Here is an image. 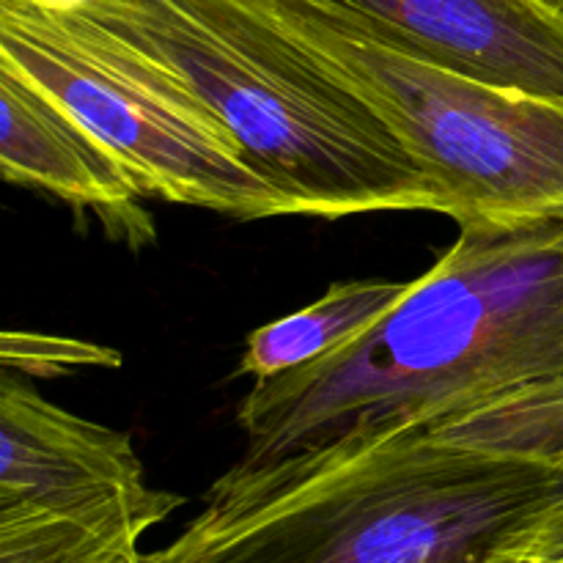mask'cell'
Masks as SVG:
<instances>
[{
    "instance_id": "obj_1",
    "label": "cell",
    "mask_w": 563,
    "mask_h": 563,
    "mask_svg": "<svg viewBox=\"0 0 563 563\" xmlns=\"http://www.w3.org/2000/svg\"><path fill=\"white\" fill-rule=\"evenodd\" d=\"M471 421L563 462V209L462 223L366 335L253 383L240 405L245 449L225 473L295 471Z\"/></svg>"
},
{
    "instance_id": "obj_2",
    "label": "cell",
    "mask_w": 563,
    "mask_h": 563,
    "mask_svg": "<svg viewBox=\"0 0 563 563\" xmlns=\"http://www.w3.org/2000/svg\"><path fill=\"white\" fill-rule=\"evenodd\" d=\"M561 495L555 462L412 429L319 465L223 473L148 563H504Z\"/></svg>"
},
{
    "instance_id": "obj_3",
    "label": "cell",
    "mask_w": 563,
    "mask_h": 563,
    "mask_svg": "<svg viewBox=\"0 0 563 563\" xmlns=\"http://www.w3.org/2000/svg\"><path fill=\"white\" fill-rule=\"evenodd\" d=\"M86 14L170 66L295 214H443L405 143L245 0H97Z\"/></svg>"
},
{
    "instance_id": "obj_4",
    "label": "cell",
    "mask_w": 563,
    "mask_h": 563,
    "mask_svg": "<svg viewBox=\"0 0 563 563\" xmlns=\"http://www.w3.org/2000/svg\"><path fill=\"white\" fill-rule=\"evenodd\" d=\"M405 143L456 223L563 209V102L489 86L333 0H245Z\"/></svg>"
},
{
    "instance_id": "obj_5",
    "label": "cell",
    "mask_w": 563,
    "mask_h": 563,
    "mask_svg": "<svg viewBox=\"0 0 563 563\" xmlns=\"http://www.w3.org/2000/svg\"><path fill=\"white\" fill-rule=\"evenodd\" d=\"M0 60L91 130L146 196L242 220L295 214L170 66L86 11L0 0Z\"/></svg>"
},
{
    "instance_id": "obj_6",
    "label": "cell",
    "mask_w": 563,
    "mask_h": 563,
    "mask_svg": "<svg viewBox=\"0 0 563 563\" xmlns=\"http://www.w3.org/2000/svg\"><path fill=\"white\" fill-rule=\"evenodd\" d=\"M401 47L489 86L563 102V16L542 0H333Z\"/></svg>"
},
{
    "instance_id": "obj_7",
    "label": "cell",
    "mask_w": 563,
    "mask_h": 563,
    "mask_svg": "<svg viewBox=\"0 0 563 563\" xmlns=\"http://www.w3.org/2000/svg\"><path fill=\"white\" fill-rule=\"evenodd\" d=\"M143 484L130 434L60 410L5 374L0 383V522L86 509Z\"/></svg>"
},
{
    "instance_id": "obj_8",
    "label": "cell",
    "mask_w": 563,
    "mask_h": 563,
    "mask_svg": "<svg viewBox=\"0 0 563 563\" xmlns=\"http://www.w3.org/2000/svg\"><path fill=\"white\" fill-rule=\"evenodd\" d=\"M0 170L5 181L36 187L77 209H91L108 229L124 225L143 236L148 218L137 207L146 196L126 165L60 108L44 88L0 60Z\"/></svg>"
},
{
    "instance_id": "obj_9",
    "label": "cell",
    "mask_w": 563,
    "mask_h": 563,
    "mask_svg": "<svg viewBox=\"0 0 563 563\" xmlns=\"http://www.w3.org/2000/svg\"><path fill=\"white\" fill-rule=\"evenodd\" d=\"M416 280H341L302 311L262 324L247 335L240 374L275 379L350 346L383 322L412 291Z\"/></svg>"
},
{
    "instance_id": "obj_10",
    "label": "cell",
    "mask_w": 563,
    "mask_h": 563,
    "mask_svg": "<svg viewBox=\"0 0 563 563\" xmlns=\"http://www.w3.org/2000/svg\"><path fill=\"white\" fill-rule=\"evenodd\" d=\"M181 504L143 484L86 509L0 522V563H113Z\"/></svg>"
},
{
    "instance_id": "obj_11",
    "label": "cell",
    "mask_w": 563,
    "mask_h": 563,
    "mask_svg": "<svg viewBox=\"0 0 563 563\" xmlns=\"http://www.w3.org/2000/svg\"><path fill=\"white\" fill-rule=\"evenodd\" d=\"M0 361H3L5 372L55 379L66 377V374L88 372V368H121L124 357L110 346L69 339V335L5 330L0 335Z\"/></svg>"
},
{
    "instance_id": "obj_12",
    "label": "cell",
    "mask_w": 563,
    "mask_h": 563,
    "mask_svg": "<svg viewBox=\"0 0 563 563\" xmlns=\"http://www.w3.org/2000/svg\"><path fill=\"white\" fill-rule=\"evenodd\" d=\"M504 563H563V520L542 522Z\"/></svg>"
},
{
    "instance_id": "obj_13",
    "label": "cell",
    "mask_w": 563,
    "mask_h": 563,
    "mask_svg": "<svg viewBox=\"0 0 563 563\" xmlns=\"http://www.w3.org/2000/svg\"><path fill=\"white\" fill-rule=\"evenodd\" d=\"M14 3H25L42 11H53V14H77V11H86L88 5H93L97 0H14Z\"/></svg>"
},
{
    "instance_id": "obj_14",
    "label": "cell",
    "mask_w": 563,
    "mask_h": 563,
    "mask_svg": "<svg viewBox=\"0 0 563 563\" xmlns=\"http://www.w3.org/2000/svg\"><path fill=\"white\" fill-rule=\"evenodd\" d=\"M113 563H148V555H141L137 553V548H132L126 550V553H121Z\"/></svg>"
},
{
    "instance_id": "obj_15",
    "label": "cell",
    "mask_w": 563,
    "mask_h": 563,
    "mask_svg": "<svg viewBox=\"0 0 563 563\" xmlns=\"http://www.w3.org/2000/svg\"><path fill=\"white\" fill-rule=\"evenodd\" d=\"M553 520H563V495H561V500H559V504H555V509L550 511V517L544 522H553Z\"/></svg>"
}]
</instances>
